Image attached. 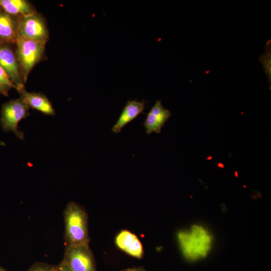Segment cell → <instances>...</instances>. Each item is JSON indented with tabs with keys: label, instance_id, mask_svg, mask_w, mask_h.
I'll list each match as a JSON object with an SVG mask.
<instances>
[{
	"label": "cell",
	"instance_id": "e0dca14e",
	"mask_svg": "<svg viewBox=\"0 0 271 271\" xmlns=\"http://www.w3.org/2000/svg\"><path fill=\"white\" fill-rule=\"evenodd\" d=\"M57 271H71V270L66 265H65L62 262H61L58 265H57Z\"/></svg>",
	"mask_w": 271,
	"mask_h": 271
},
{
	"label": "cell",
	"instance_id": "8992f818",
	"mask_svg": "<svg viewBox=\"0 0 271 271\" xmlns=\"http://www.w3.org/2000/svg\"><path fill=\"white\" fill-rule=\"evenodd\" d=\"M61 262L71 271H96L92 253L88 245L66 246Z\"/></svg>",
	"mask_w": 271,
	"mask_h": 271
},
{
	"label": "cell",
	"instance_id": "6da1fadb",
	"mask_svg": "<svg viewBox=\"0 0 271 271\" xmlns=\"http://www.w3.org/2000/svg\"><path fill=\"white\" fill-rule=\"evenodd\" d=\"M177 237L183 256L192 261L206 257L213 240L210 232L200 225H193L188 230L180 231Z\"/></svg>",
	"mask_w": 271,
	"mask_h": 271
},
{
	"label": "cell",
	"instance_id": "9c48e42d",
	"mask_svg": "<svg viewBox=\"0 0 271 271\" xmlns=\"http://www.w3.org/2000/svg\"><path fill=\"white\" fill-rule=\"evenodd\" d=\"M19 17L10 15L0 8V43L16 44L18 38Z\"/></svg>",
	"mask_w": 271,
	"mask_h": 271
},
{
	"label": "cell",
	"instance_id": "7c38bea8",
	"mask_svg": "<svg viewBox=\"0 0 271 271\" xmlns=\"http://www.w3.org/2000/svg\"><path fill=\"white\" fill-rule=\"evenodd\" d=\"M117 246L127 254L140 258L143 253V246L136 235L127 230L121 231L116 236Z\"/></svg>",
	"mask_w": 271,
	"mask_h": 271
},
{
	"label": "cell",
	"instance_id": "2e32d148",
	"mask_svg": "<svg viewBox=\"0 0 271 271\" xmlns=\"http://www.w3.org/2000/svg\"><path fill=\"white\" fill-rule=\"evenodd\" d=\"M57 265L43 262H36L25 271H57Z\"/></svg>",
	"mask_w": 271,
	"mask_h": 271
},
{
	"label": "cell",
	"instance_id": "7a4b0ae2",
	"mask_svg": "<svg viewBox=\"0 0 271 271\" xmlns=\"http://www.w3.org/2000/svg\"><path fill=\"white\" fill-rule=\"evenodd\" d=\"M63 212L66 246L88 245L87 216L84 210L72 201L67 204Z\"/></svg>",
	"mask_w": 271,
	"mask_h": 271
},
{
	"label": "cell",
	"instance_id": "9a60e30c",
	"mask_svg": "<svg viewBox=\"0 0 271 271\" xmlns=\"http://www.w3.org/2000/svg\"><path fill=\"white\" fill-rule=\"evenodd\" d=\"M270 40H268L266 43L264 53L260 56L259 61L262 64L264 71L267 74L269 82L271 79V48Z\"/></svg>",
	"mask_w": 271,
	"mask_h": 271
},
{
	"label": "cell",
	"instance_id": "30bf717a",
	"mask_svg": "<svg viewBox=\"0 0 271 271\" xmlns=\"http://www.w3.org/2000/svg\"><path fill=\"white\" fill-rule=\"evenodd\" d=\"M146 101L129 100L124 105L115 123L112 127L113 133H118L128 123L143 112Z\"/></svg>",
	"mask_w": 271,
	"mask_h": 271
},
{
	"label": "cell",
	"instance_id": "5b68a950",
	"mask_svg": "<svg viewBox=\"0 0 271 271\" xmlns=\"http://www.w3.org/2000/svg\"><path fill=\"white\" fill-rule=\"evenodd\" d=\"M49 37L45 19L37 12L19 16L18 38L26 39L46 44Z\"/></svg>",
	"mask_w": 271,
	"mask_h": 271
},
{
	"label": "cell",
	"instance_id": "3957f363",
	"mask_svg": "<svg viewBox=\"0 0 271 271\" xmlns=\"http://www.w3.org/2000/svg\"><path fill=\"white\" fill-rule=\"evenodd\" d=\"M16 55L25 84L33 68L45 58V44L18 38Z\"/></svg>",
	"mask_w": 271,
	"mask_h": 271
},
{
	"label": "cell",
	"instance_id": "5bb4252c",
	"mask_svg": "<svg viewBox=\"0 0 271 271\" xmlns=\"http://www.w3.org/2000/svg\"><path fill=\"white\" fill-rule=\"evenodd\" d=\"M16 86L11 81L6 71L0 66V94L8 96L9 90Z\"/></svg>",
	"mask_w": 271,
	"mask_h": 271
},
{
	"label": "cell",
	"instance_id": "52a82bcc",
	"mask_svg": "<svg viewBox=\"0 0 271 271\" xmlns=\"http://www.w3.org/2000/svg\"><path fill=\"white\" fill-rule=\"evenodd\" d=\"M0 66L15 85L17 91L25 87L16 52L9 44L0 43Z\"/></svg>",
	"mask_w": 271,
	"mask_h": 271
},
{
	"label": "cell",
	"instance_id": "d6986e66",
	"mask_svg": "<svg viewBox=\"0 0 271 271\" xmlns=\"http://www.w3.org/2000/svg\"><path fill=\"white\" fill-rule=\"evenodd\" d=\"M0 271H8L6 269H5L4 267L0 266Z\"/></svg>",
	"mask_w": 271,
	"mask_h": 271
},
{
	"label": "cell",
	"instance_id": "ba28073f",
	"mask_svg": "<svg viewBox=\"0 0 271 271\" xmlns=\"http://www.w3.org/2000/svg\"><path fill=\"white\" fill-rule=\"evenodd\" d=\"M171 116L170 111L164 107L161 100H157L147 114L144 122L146 133H161L162 128Z\"/></svg>",
	"mask_w": 271,
	"mask_h": 271
},
{
	"label": "cell",
	"instance_id": "4fadbf2b",
	"mask_svg": "<svg viewBox=\"0 0 271 271\" xmlns=\"http://www.w3.org/2000/svg\"><path fill=\"white\" fill-rule=\"evenodd\" d=\"M0 8L15 16H28L36 12L30 3L26 0H0Z\"/></svg>",
	"mask_w": 271,
	"mask_h": 271
},
{
	"label": "cell",
	"instance_id": "ac0fdd59",
	"mask_svg": "<svg viewBox=\"0 0 271 271\" xmlns=\"http://www.w3.org/2000/svg\"><path fill=\"white\" fill-rule=\"evenodd\" d=\"M126 271H143L140 269H128Z\"/></svg>",
	"mask_w": 271,
	"mask_h": 271
},
{
	"label": "cell",
	"instance_id": "8fae6325",
	"mask_svg": "<svg viewBox=\"0 0 271 271\" xmlns=\"http://www.w3.org/2000/svg\"><path fill=\"white\" fill-rule=\"evenodd\" d=\"M18 91L29 107L37 110L45 115H55V111L51 102L43 93L29 92L25 89V87L21 88Z\"/></svg>",
	"mask_w": 271,
	"mask_h": 271
},
{
	"label": "cell",
	"instance_id": "277c9868",
	"mask_svg": "<svg viewBox=\"0 0 271 271\" xmlns=\"http://www.w3.org/2000/svg\"><path fill=\"white\" fill-rule=\"evenodd\" d=\"M29 106L23 98L11 100L2 108L1 123L5 131H13L20 139H24V133L18 129V123L30 115Z\"/></svg>",
	"mask_w": 271,
	"mask_h": 271
}]
</instances>
